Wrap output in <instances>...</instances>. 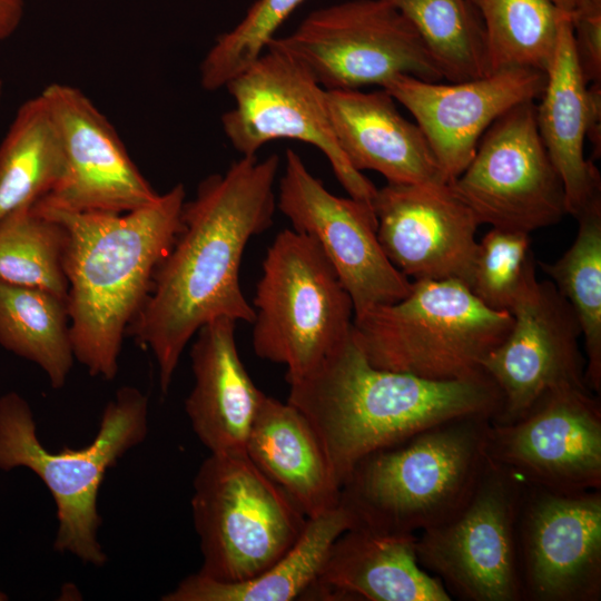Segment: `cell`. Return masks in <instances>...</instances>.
Wrapping results in <instances>:
<instances>
[{"mask_svg": "<svg viewBox=\"0 0 601 601\" xmlns=\"http://www.w3.org/2000/svg\"><path fill=\"white\" fill-rule=\"evenodd\" d=\"M279 162L276 154L262 160L242 156L225 173L204 179L195 198L185 201L180 230L126 334L152 353L164 394L201 326L219 317L253 323L239 268L249 239L273 225Z\"/></svg>", "mask_w": 601, "mask_h": 601, "instance_id": "1", "label": "cell"}, {"mask_svg": "<svg viewBox=\"0 0 601 601\" xmlns=\"http://www.w3.org/2000/svg\"><path fill=\"white\" fill-rule=\"evenodd\" d=\"M287 402L311 423L342 486L374 451L456 417L493 420L502 395L485 372L436 381L375 367L351 333L313 372L289 383Z\"/></svg>", "mask_w": 601, "mask_h": 601, "instance_id": "2", "label": "cell"}, {"mask_svg": "<svg viewBox=\"0 0 601 601\" xmlns=\"http://www.w3.org/2000/svg\"><path fill=\"white\" fill-rule=\"evenodd\" d=\"M185 198L184 185L177 184L151 204L127 213L32 207L66 231L63 268L73 355L91 376L116 377L128 326L180 230Z\"/></svg>", "mask_w": 601, "mask_h": 601, "instance_id": "3", "label": "cell"}, {"mask_svg": "<svg viewBox=\"0 0 601 601\" xmlns=\"http://www.w3.org/2000/svg\"><path fill=\"white\" fill-rule=\"evenodd\" d=\"M491 421L456 417L370 453L342 484L339 504L354 525L380 532L417 534L444 523L469 501L489 462Z\"/></svg>", "mask_w": 601, "mask_h": 601, "instance_id": "4", "label": "cell"}, {"mask_svg": "<svg viewBox=\"0 0 601 601\" xmlns=\"http://www.w3.org/2000/svg\"><path fill=\"white\" fill-rule=\"evenodd\" d=\"M148 397L124 386L101 414L95 440L81 449L48 451L39 441L27 401L16 392L0 397V470H31L51 493L58 528L53 549L101 568L108 556L98 540V493L109 469L148 434Z\"/></svg>", "mask_w": 601, "mask_h": 601, "instance_id": "5", "label": "cell"}, {"mask_svg": "<svg viewBox=\"0 0 601 601\" xmlns=\"http://www.w3.org/2000/svg\"><path fill=\"white\" fill-rule=\"evenodd\" d=\"M511 313L484 305L457 279L413 280L410 293L354 317L352 337L375 367L449 381L484 373Z\"/></svg>", "mask_w": 601, "mask_h": 601, "instance_id": "6", "label": "cell"}, {"mask_svg": "<svg viewBox=\"0 0 601 601\" xmlns=\"http://www.w3.org/2000/svg\"><path fill=\"white\" fill-rule=\"evenodd\" d=\"M255 354L286 366L287 383L313 372L351 336L353 302L319 245L279 231L262 264L253 298Z\"/></svg>", "mask_w": 601, "mask_h": 601, "instance_id": "7", "label": "cell"}, {"mask_svg": "<svg viewBox=\"0 0 601 601\" xmlns=\"http://www.w3.org/2000/svg\"><path fill=\"white\" fill-rule=\"evenodd\" d=\"M190 500L203 563L197 573L240 582L269 569L298 540L308 518L243 453H210Z\"/></svg>", "mask_w": 601, "mask_h": 601, "instance_id": "8", "label": "cell"}, {"mask_svg": "<svg viewBox=\"0 0 601 601\" xmlns=\"http://www.w3.org/2000/svg\"><path fill=\"white\" fill-rule=\"evenodd\" d=\"M269 43L300 61L326 90L383 87L397 75L442 79L417 31L390 0H348L315 10Z\"/></svg>", "mask_w": 601, "mask_h": 601, "instance_id": "9", "label": "cell"}, {"mask_svg": "<svg viewBox=\"0 0 601 601\" xmlns=\"http://www.w3.org/2000/svg\"><path fill=\"white\" fill-rule=\"evenodd\" d=\"M524 481L489 460L469 501L417 533L420 565L461 601H522L516 520Z\"/></svg>", "mask_w": 601, "mask_h": 601, "instance_id": "10", "label": "cell"}, {"mask_svg": "<svg viewBox=\"0 0 601 601\" xmlns=\"http://www.w3.org/2000/svg\"><path fill=\"white\" fill-rule=\"evenodd\" d=\"M234 107L221 116L223 130L242 156H254L276 139L319 149L349 197L372 205L377 188L341 149L324 89L292 55L269 43L264 53L226 87Z\"/></svg>", "mask_w": 601, "mask_h": 601, "instance_id": "11", "label": "cell"}, {"mask_svg": "<svg viewBox=\"0 0 601 601\" xmlns=\"http://www.w3.org/2000/svg\"><path fill=\"white\" fill-rule=\"evenodd\" d=\"M449 184L479 223L492 227L530 234L568 214L562 180L539 134L534 100L497 118Z\"/></svg>", "mask_w": 601, "mask_h": 601, "instance_id": "12", "label": "cell"}, {"mask_svg": "<svg viewBox=\"0 0 601 601\" xmlns=\"http://www.w3.org/2000/svg\"><path fill=\"white\" fill-rule=\"evenodd\" d=\"M277 208L319 245L352 298L354 317L410 293L412 282L378 243L373 206L333 195L293 149L285 152Z\"/></svg>", "mask_w": 601, "mask_h": 601, "instance_id": "13", "label": "cell"}, {"mask_svg": "<svg viewBox=\"0 0 601 601\" xmlns=\"http://www.w3.org/2000/svg\"><path fill=\"white\" fill-rule=\"evenodd\" d=\"M516 552L522 601H600L601 490L558 493L524 481Z\"/></svg>", "mask_w": 601, "mask_h": 601, "instance_id": "14", "label": "cell"}, {"mask_svg": "<svg viewBox=\"0 0 601 601\" xmlns=\"http://www.w3.org/2000/svg\"><path fill=\"white\" fill-rule=\"evenodd\" d=\"M489 460L558 493L601 490V405L589 388L559 386L510 424L491 422Z\"/></svg>", "mask_w": 601, "mask_h": 601, "instance_id": "15", "label": "cell"}, {"mask_svg": "<svg viewBox=\"0 0 601 601\" xmlns=\"http://www.w3.org/2000/svg\"><path fill=\"white\" fill-rule=\"evenodd\" d=\"M510 313L511 329L482 363L502 395L494 424L518 421L552 388H589L579 322L551 280L533 277Z\"/></svg>", "mask_w": 601, "mask_h": 601, "instance_id": "16", "label": "cell"}, {"mask_svg": "<svg viewBox=\"0 0 601 601\" xmlns=\"http://www.w3.org/2000/svg\"><path fill=\"white\" fill-rule=\"evenodd\" d=\"M40 93L60 132L63 167L55 188L35 206L127 213L156 200L159 194L131 160L111 124L81 90L51 83Z\"/></svg>", "mask_w": 601, "mask_h": 601, "instance_id": "17", "label": "cell"}, {"mask_svg": "<svg viewBox=\"0 0 601 601\" xmlns=\"http://www.w3.org/2000/svg\"><path fill=\"white\" fill-rule=\"evenodd\" d=\"M372 206L378 243L404 276L469 286L480 223L449 183L387 184Z\"/></svg>", "mask_w": 601, "mask_h": 601, "instance_id": "18", "label": "cell"}, {"mask_svg": "<svg viewBox=\"0 0 601 601\" xmlns=\"http://www.w3.org/2000/svg\"><path fill=\"white\" fill-rule=\"evenodd\" d=\"M545 85L544 71L504 68L447 85L397 75L382 88L413 115L451 183L472 160L489 127L516 105L541 98Z\"/></svg>", "mask_w": 601, "mask_h": 601, "instance_id": "19", "label": "cell"}, {"mask_svg": "<svg viewBox=\"0 0 601 601\" xmlns=\"http://www.w3.org/2000/svg\"><path fill=\"white\" fill-rule=\"evenodd\" d=\"M539 134L564 188L566 213L577 217L601 198V177L583 145L589 138L593 156L601 150V82L587 83L573 39L571 17L561 21L546 85L536 105Z\"/></svg>", "mask_w": 601, "mask_h": 601, "instance_id": "20", "label": "cell"}, {"mask_svg": "<svg viewBox=\"0 0 601 601\" xmlns=\"http://www.w3.org/2000/svg\"><path fill=\"white\" fill-rule=\"evenodd\" d=\"M413 533L354 525L333 543L305 597L321 600L451 601L443 583L416 556Z\"/></svg>", "mask_w": 601, "mask_h": 601, "instance_id": "21", "label": "cell"}, {"mask_svg": "<svg viewBox=\"0 0 601 601\" xmlns=\"http://www.w3.org/2000/svg\"><path fill=\"white\" fill-rule=\"evenodd\" d=\"M395 102L383 88L326 90L332 128L349 164L380 173L387 184L446 183L425 135Z\"/></svg>", "mask_w": 601, "mask_h": 601, "instance_id": "22", "label": "cell"}, {"mask_svg": "<svg viewBox=\"0 0 601 601\" xmlns=\"http://www.w3.org/2000/svg\"><path fill=\"white\" fill-rule=\"evenodd\" d=\"M236 321L213 319L190 349L194 386L185 401L191 428L213 454L245 452L264 393L252 381L235 341Z\"/></svg>", "mask_w": 601, "mask_h": 601, "instance_id": "23", "label": "cell"}, {"mask_svg": "<svg viewBox=\"0 0 601 601\" xmlns=\"http://www.w3.org/2000/svg\"><path fill=\"white\" fill-rule=\"evenodd\" d=\"M245 453L307 518L339 504L337 483L311 423L290 403L264 395L250 425Z\"/></svg>", "mask_w": 601, "mask_h": 601, "instance_id": "24", "label": "cell"}, {"mask_svg": "<svg viewBox=\"0 0 601 601\" xmlns=\"http://www.w3.org/2000/svg\"><path fill=\"white\" fill-rule=\"evenodd\" d=\"M354 525L341 505L308 518L295 544L269 569L240 582H219L194 573L161 597L162 601H290L316 582L336 539Z\"/></svg>", "mask_w": 601, "mask_h": 601, "instance_id": "25", "label": "cell"}, {"mask_svg": "<svg viewBox=\"0 0 601 601\" xmlns=\"http://www.w3.org/2000/svg\"><path fill=\"white\" fill-rule=\"evenodd\" d=\"M62 167L60 132L39 93L20 106L0 144V225L47 196Z\"/></svg>", "mask_w": 601, "mask_h": 601, "instance_id": "26", "label": "cell"}, {"mask_svg": "<svg viewBox=\"0 0 601 601\" xmlns=\"http://www.w3.org/2000/svg\"><path fill=\"white\" fill-rule=\"evenodd\" d=\"M0 345L38 365L52 388L63 387L75 362L66 299L0 280Z\"/></svg>", "mask_w": 601, "mask_h": 601, "instance_id": "27", "label": "cell"}, {"mask_svg": "<svg viewBox=\"0 0 601 601\" xmlns=\"http://www.w3.org/2000/svg\"><path fill=\"white\" fill-rule=\"evenodd\" d=\"M578 233L556 262L540 263L555 288L572 307L585 349V383L601 391V198L575 217Z\"/></svg>", "mask_w": 601, "mask_h": 601, "instance_id": "28", "label": "cell"}, {"mask_svg": "<svg viewBox=\"0 0 601 601\" xmlns=\"http://www.w3.org/2000/svg\"><path fill=\"white\" fill-rule=\"evenodd\" d=\"M412 23L442 78L461 82L492 72L485 28L470 0H390Z\"/></svg>", "mask_w": 601, "mask_h": 601, "instance_id": "29", "label": "cell"}, {"mask_svg": "<svg viewBox=\"0 0 601 601\" xmlns=\"http://www.w3.org/2000/svg\"><path fill=\"white\" fill-rule=\"evenodd\" d=\"M483 21L491 70L546 72L563 17L552 0H470Z\"/></svg>", "mask_w": 601, "mask_h": 601, "instance_id": "30", "label": "cell"}, {"mask_svg": "<svg viewBox=\"0 0 601 601\" xmlns=\"http://www.w3.org/2000/svg\"><path fill=\"white\" fill-rule=\"evenodd\" d=\"M65 248L61 224L32 208L20 213L0 225V280L67 299Z\"/></svg>", "mask_w": 601, "mask_h": 601, "instance_id": "31", "label": "cell"}, {"mask_svg": "<svg viewBox=\"0 0 601 601\" xmlns=\"http://www.w3.org/2000/svg\"><path fill=\"white\" fill-rule=\"evenodd\" d=\"M305 0H256L233 29L217 37L199 67L200 86L225 88L267 49L275 32Z\"/></svg>", "mask_w": 601, "mask_h": 601, "instance_id": "32", "label": "cell"}, {"mask_svg": "<svg viewBox=\"0 0 601 601\" xmlns=\"http://www.w3.org/2000/svg\"><path fill=\"white\" fill-rule=\"evenodd\" d=\"M533 277L530 234L492 227L477 243L469 287L487 307L510 313Z\"/></svg>", "mask_w": 601, "mask_h": 601, "instance_id": "33", "label": "cell"}, {"mask_svg": "<svg viewBox=\"0 0 601 601\" xmlns=\"http://www.w3.org/2000/svg\"><path fill=\"white\" fill-rule=\"evenodd\" d=\"M574 50L587 83L601 82V11L571 18Z\"/></svg>", "mask_w": 601, "mask_h": 601, "instance_id": "34", "label": "cell"}, {"mask_svg": "<svg viewBox=\"0 0 601 601\" xmlns=\"http://www.w3.org/2000/svg\"><path fill=\"white\" fill-rule=\"evenodd\" d=\"M24 14V0H0V41L11 37Z\"/></svg>", "mask_w": 601, "mask_h": 601, "instance_id": "35", "label": "cell"}, {"mask_svg": "<svg viewBox=\"0 0 601 601\" xmlns=\"http://www.w3.org/2000/svg\"><path fill=\"white\" fill-rule=\"evenodd\" d=\"M563 13L571 18L583 13L601 11V0H552Z\"/></svg>", "mask_w": 601, "mask_h": 601, "instance_id": "36", "label": "cell"}, {"mask_svg": "<svg viewBox=\"0 0 601 601\" xmlns=\"http://www.w3.org/2000/svg\"><path fill=\"white\" fill-rule=\"evenodd\" d=\"M7 599H8L7 594L3 593V592L0 590V601H4V600H7Z\"/></svg>", "mask_w": 601, "mask_h": 601, "instance_id": "37", "label": "cell"}, {"mask_svg": "<svg viewBox=\"0 0 601 601\" xmlns=\"http://www.w3.org/2000/svg\"><path fill=\"white\" fill-rule=\"evenodd\" d=\"M2 93H3V82L2 80L0 79V100L2 98Z\"/></svg>", "mask_w": 601, "mask_h": 601, "instance_id": "38", "label": "cell"}]
</instances>
